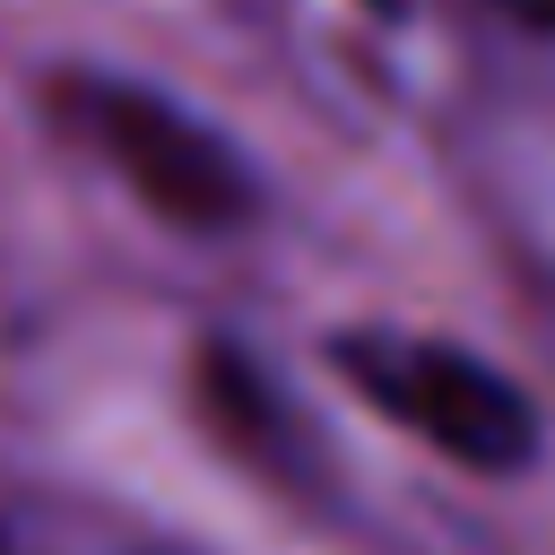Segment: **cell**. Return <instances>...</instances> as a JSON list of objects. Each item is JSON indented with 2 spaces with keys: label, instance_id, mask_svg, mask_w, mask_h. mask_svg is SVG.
Instances as JSON below:
<instances>
[{
  "label": "cell",
  "instance_id": "cell-1",
  "mask_svg": "<svg viewBox=\"0 0 555 555\" xmlns=\"http://www.w3.org/2000/svg\"><path fill=\"white\" fill-rule=\"evenodd\" d=\"M43 113H52V130L69 147H87L173 234H243L260 217L251 156L217 121H199L191 104H173L147 78H121V69H52L43 78Z\"/></svg>",
  "mask_w": 555,
  "mask_h": 555
},
{
  "label": "cell",
  "instance_id": "cell-2",
  "mask_svg": "<svg viewBox=\"0 0 555 555\" xmlns=\"http://www.w3.org/2000/svg\"><path fill=\"white\" fill-rule=\"evenodd\" d=\"M338 382L382 408L399 434H416L425 451H442L451 468L477 477H520L538 460V399L486 364L460 338H416V330H338L330 338Z\"/></svg>",
  "mask_w": 555,
  "mask_h": 555
},
{
  "label": "cell",
  "instance_id": "cell-3",
  "mask_svg": "<svg viewBox=\"0 0 555 555\" xmlns=\"http://www.w3.org/2000/svg\"><path fill=\"white\" fill-rule=\"evenodd\" d=\"M199 408H208V425H217V442L251 468V477H269V486H304L312 477V425H304V408L286 399V382L260 364V356H243V347H208L199 356Z\"/></svg>",
  "mask_w": 555,
  "mask_h": 555
},
{
  "label": "cell",
  "instance_id": "cell-4",
  "mask_svg": "<svg viewBox=\"0 0 555 555\" xmlns=\"http://www.w3.org/2000/svg\"><path fill=\"white\" fill-rule=\"evenodd\" d=\"M486 9H503V17L529 26V35H555V0H486Z\"/></svg>",
  "mask_w": 555,
  "mask_h": 555
}]
</instances>
